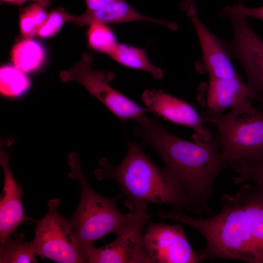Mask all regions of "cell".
<instances>
[{"label": "cell", "instance_id": "ac0fdd59", "mask_svg": "<svg viewBox=\"0 0 263 263\" xmlns=\"http://www.w3.org/2000/svg\"><path fill=\"white\" fill-rule=\"evenodd\" d=\"M11 59L17 68L24 73L38 69L44 62L45 52L42 45L32 39L21 40L13 46Z\"/></svg>", "mask_w": 263, "mask_h": 263}, {"label": "cell", "instance_id": "ffe728a7", "mask_svg": "<svg viewBox=\"0 0 263 263\" xmlns=\"http://www.w3.org/2000/svg\"><path fill=\"white\" fill-rule=\"evenodd\" d=\"M237 173L233 178L235 184L251 181L263 186V151L228 163Z\"/></svg>", "mask_w": 263, "mask_h": 263}, {"label": "cell", "instance_id": "3957f363", "mask_svg": "<svg viewBox=\"0 0 263 263\" xmlns=\"http://www.w3.org/2000/svg\"><path fill=\"white\" fill-rule=\"evenodd\" d=\"M221 207L216 215L195 218L182 209H161L158 216L185 224L198 231L206 241V247L198 254L201 261L208 259H236L258 263L253 242L242 203L235 195L221 196Z\"/></svg>", "mask_w": 263, "mask_h": 263}, {"label": "cell", "instance_id": "7c38bea8", "mask_svg": "<svg viewBox=\"0 0 263 263\" xmlns=\"http://www.w3.org/2000/svg\"><path fill=\"white\" fill-rule=\"evenodd\" d=\"M186 12L197 36L202 50V64L209 79L238 77L231 62L232 57L223 40L211 33L203 24L194 5L190 6Z\"/></svg>", "mask_w": 263, "mask_h": 263}, {"label": "cell", "instance_id": "9a60e30c", "mask_svg": "<svg viewBox=\"0 0 263 263\" xmlns=\"http://www.w3.org/2000/svg\"><path fill=\"white\" fill-rule=\"evenodd\" d=\"M143 21L175 29L176 25L165 19L150 18L137 11L125 0H118L101 8L86 10L78 16H73L71 22L79 26L89 25L93 22L114 24Z\"/></svg>", "mask_w": 263, "mask_h": 263}, {"label": "cell", "instance_id": "6da1fadb", "mask_svg": "<svg viewBox=\"0 0 263 263\" xmlns=\"http://www.w3.org/2000/svg\"><path fill=\"white\" fill-rule=\"evenodd\" d=\"M136 135L151 146L162 158L164 168L177 180L189 199L204 211L214 180L229 167L219 150L217 134L208 141H186L171 134L157 120L145 115L138 122Z\"/></svg>", "mask_w": 263, "mask_h": 263}, {"label": "cell", "instance_id": "484cf974", "mask_svg": "<svg viewBox=\"0 0 263 263\" xmlns=\"http://www.w3.org/2000/svg\"><path fill=\"white\" fill-rule=\"evenodd\" d=\"M118 0H84L87 9L93 11L101 8Z\"/></svg>", "mask_w": 263, "mask_h": 263}, {"label": "cell", "instance_id": "277c9868", "mask_svg": "<svg viewBox=\"0 0 263 263\" xmlns=\"http://www.w3.org/2000/svg\"><path fill=\"white\" fill-rule=\"evenodd\" d=\"M71 169L68 176L80 185L78 205L69 220L80 246L94 244L105 235L116 233L128 220L129 213H122L117 208V196L114 198L103 196L88 183L80 168L78 154L71 153L67 159Z\"/></svg>", "mask_w": 263, "mask_h": 263}, {"label": "cell", "instance_id": "30bf717a", "mask_svg": "<svg viewBox=\"0 0 263 263\" xmlns=\"http://www.w3.org/2000/svg\"><path fill=\"white\" fill-rule=\"evenodd\" d=\"M144 245L152 263L201 262L189 244L182 224L150 222L144 234Z\"/></svg>", "mask_w": 263, "mask_h": 263}, {"label": "cell", "instance_id": "7a4b0ae2", "mask_svg": "<svg viewBox=\"0 0 263 263\" xmlns=\"http://www.w3.org/2000/svg\"><path fill=\"white\" fill-rule=\"evenodd\" d=\"M95 171L97 179L114 180L119 186V198L125 197L129 208L149 203L171 204L195 213L204 211L187 196L177 180L164 168L156 166L135 143L128 140L127 153L118 165L103 158Z\"/></svg>", "mask_w": 263, "mask_h": 263}, {"label": "cell", "instance_id": "4fadbf2b", "mask_svg": "<svg viewBox=\"0 0 263 263\" xmlns=\"http://www.w3.org/2000/svg\"><path fill=\"white\" fill-rule=\"evenodd\" d=\"M8 155L0 152V164L4 172V183L0 199V241L15 232L22 224L35 221L25 213L21 200L23 194L22 188L15 181L10 169Z\"/></svg>", "mask_w": 263, "mask_h": 263}, {"label": "cell", "instance_id": "e0dca14e", "mask_svg": "<svg viewBox=\"0 0 263 263\" xmlns=\"http://www.w3.org/2000/svg\"><path fill=\"white\" fill-rule=\"evenodd\" d=\"M109 56L124 67L147 72L157 80H160L163 77V70L150 62L143 49L118 43Z\"/></svg>", "mask_w": 263, "mask_h": 263}, {"label": "cell", "instance_id": "cb8c5ba5", "mask_svg": "<svg viewBox=\"0 0 263 263\" xmlns=\"http://www.w3.org/2000/svg\"><path fill=\"white\" fill-rule=\"evenodd\" d=\"M73 16L61 8L52 11L48 14L44 23L37 30L36 35L42 38L53 36L65 22L71 20Z\"/></svg>", "mask_w": 263, "mask_h": 263}, {"label": "cell", "instance_id": "83f0119b", "mask_svg": "<svg viewBox=\"0 0 263 263\" xmlns=\"http://www.w3.org/2000/svg\"><path fill=\"white\" fill-rule=\"evenodd\" d=\"M196 0H183L180 4L179 7L186 11L190 6L194 5Z\"/></svg>", "mask_w": 263, "mask_h": 263}, {"label": "cell", "instance_id": "5b68a950", "mask_svg": "<svg viewBox=\"0 0 263 263\" xmlns=\"http://www.w3.org/2000/svg\"><path fill=\"white\" fill-rule=\"evenodd\" d=\"M252 101L245 99L225 114H201L216 127L222 157L228 163L263 151V112Z\"/></svg>", "mask_w": 263, "mask_h": 263}, {"label": "cell", "instance_id": "2e32d148", "mask_svg": "<svg viewBox=\"0 0 263 263\" xmlns=\"http://www.w3.org/2000/svg\"><path fill=\"white\" fill-rule=\"evenodd\" d=\"M243 207L259 263H263V187L252 189L245 197Z\"/></svg>", "mask_w": 263, "mask_h": 263}, {"label": "cell", "instance_id": "44dd1931", "mask_svg": "<svg viewBox=\"0 0 263 263\" xmlns=\"http://www.w3.org/2000/svg\"><path fill=\"white\" fill-rule=\"evenodd\" d=\"M30 86L25 73L15 65H4L0 68V92L2 96L11 98L20 97Z\"/></svg>", "mask_w": 263, "mask_h": 263}, {"label": "cell", "instance_id": "52a82bcc", "mask_svg": "<svg viewBox=\"0 0 263 263\" xmlns=\"http://www.w3.org/2000/svg\"><path fill=\"white\" fill-rule=\"evenodd\" d=\"M129 209V218L113 241L99 248L94 244L80 246L86 263H152L145 250L143 232L150 218L147 204Z\"/></svg>", "mask_w": 263, "mask_h": 263}, {"label": "cell", "instance_id": "ba28073f", "mask_svg": "<svg viewBox=\"0 0 263 263\" xmlns=\"http://www.w3.org/2000/svg\"><path fill=\"white\" fill-rule=\"evenodd\" d=\"M59 204L58 199L50 200L48 212L36 222L34 249L41 258L56 263H86L70 221L58 212Z\"/></svg>", "mask_w": 263, "mask_h": 263}, {"label": "cell", "instance_id": "8fae6325", "mask_svg": "<svg viewBox=\"0 0 263 263\" xmlns=\"http://www.w3.org/2000/svg\"><path fill=\"white\" fill-rule=\"evenodd\" d=\"M141 99L150 112L191 128L194 132L192 136L194 142H203L211 138V132L204 126V119L192 105L161 90L146 89Z\"/></svg>", "mask_w": 263, "mask_h": 263}, {"label": "cell", "instance_id": "4316f807", "mask_svg": "<svg viewBox=\"0 0 263 263\" xmlns=\"http://www.w3.org/2000/svg\"><path fill=\"white\" fill-rule=\"evenodd\" d=\"M3 2H8L12 4H14L17 5H21L27 1H34L37 2H38L43 5L44 6H47L51 3V0H1Z\"/></svg>", "mask_w": 263, "mask_h": 263}, {"label": "cell", "instance_id": "9c48e42d", "mask_svg": "<svg viewBox=\"0 0 263 263\" xmlns=\"http://www.w3.org/2000/svg\"><path fill=\"white\" fill-rule=\"evenodd\" d=\"M221 16L229 20L233 31L229 41L223 40L225 46L244 70L254 100L263 105V40L251 28L247 19L230 13Z\"/></svg>", "mask_w": 263, "mask_h": 263}, {"label": "cell", "instance_id": "8992f818", "mask_svg": "<svg viewBox=\"0 0 263 263\" xmlns=\"http://www.w3.org/2000/svg\"><path fill=\"white\" fill-rule=\"evenodd\" d=\"M93 60L91 54L83 53L80 60L72 68L60 73L61 80L63 82L75 81L81 84L121 121L132 119L138 122L146 112H150L149 110L113 88L110 83L114 79L115 74L93 69Z\"/></svg>", "mask_w": 263, "mask_h": 263}, {"label": "cell", "instance_id": "603a6c76", "mask_svg": "<svg viewBox=\"0 0 263 263\" xmlns=\"http://www.w3.org/2000/svg\"><path fill=\"white\" fill-rule=\"evenodd\" d=\"M48 15L45 6L38 2L20 8L19 27L22 36L25 39H32L44 23Z\"/></svg>", "mask_w": 263, "mask_h": 263}, {"label": "cell", "instance_id": "7402d4cb", "mask_svg": "<svg viewBox=\"0 0 263 263\" xmlns=\"http://www.w3.org/2000/svg\"><path fill=\"white\" fill-rule=\"evenodd\" d=\"M87 32L88 45L92 50L109 56L118 42L113 30L107 24L93 22Z\"/></svg>", "mask_w": 263, "mask_h": 263}, {"label": "cell", "instance_id": "5bb4252c", "mask_svg": "<svg viewBox=\"0 0 263 263\" xmlns=\"http://www.w3.org/2000/svg\"><path fill=\"white\" fill-rule=\"evenodd\" d=\"M205 113L220 114L246 99L254 100L252 92L239 77L209 79L206 85Z\"/></svg>", "mask_w": 263, "mask_h": 263}, {"label": "cell", "instance_id": "d6986e66", "mask_svg": "<svg viewBox=\"0 0 263 263\" xmlns=\"http://www.w3.org/2000/svg\"><path fill=\"white\" fill-rule=\"evenodd\" d=\"M21 233H14L0 243V263H37L36 255L31 242L24 241Z\"/></svg>", "mask_w": 263, "mask_h": 263}, {"label": "cell", "instance_id": "d4e9b609", "mask_svg": "<svg viewBox=\"0 0 263 263\" xmlns=\"http://www.w3.org/2000/svg\"><path fill=\"white\" fill-rule=\"evenodd\" d=\"M221 11L240 16L246 19H257L263 21V5L258 7L250 8L240 3L225 6Z\"/></svg>", "mask_w": 263, "mask_h": 263}]
</instances>
